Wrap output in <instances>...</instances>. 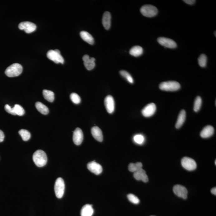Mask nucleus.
Segmentation results:
<instances>
[{"instance_id": "obj_17", "label": "nucleus", "mask_w": 216, "mask_h": 216, "mask_svg": "<svg viewBox=\"0 0 216 216\" xmlns=\"http://www.w3.org/2000/svg\"><path fill=\"white\" fill-rule=\"evenodd\" d=\"M214 131L213 126L211 125L207 126L202 130L200 133V135L203 138H208L214 134Z\"/></svg>"}, {"instance_id": "obj_10", "label": "nucleus", "mask_w": 216, "mask_h": 216, "mask_svg": "<svg viewBox=\"0 0 216 216\" xmlns=\"http://www.w3.org/2000/svg\"><path fill=\"white\" fill-rule=\"evenodd\" d=\"M159 43L165 47L174 49L177 47V45L175 41L169 38L160 37L157 39Z\"/></svg>"}, {"instance_id": "obj_27", "label": "nucleus", "mask_w": 216, "mask_h": 216, "mask_svg": "<svg viewBox=\"0 0 216 216\" xmlns=\"http://www.w3.org/2000/svg\"><path fill=\"white\" fill-rule=\"evenodd\" d=\"M18 133L20 135L24 141H27L31 138V133L28 130L25 129H21Z\"/></svg>"}, {"instance_id": "obj_1", "label": "nucleus", "mask_w": 216, "mask_h": 216, "mask_svg": "<svg viewBox=\"0 0 216 216\" xmlns=\"http://www.w3.org/2000/svg\"><path fill=\"white\" fill-rule=\"evenodd\" d=\"M34 163L38 167H43L47 162V157L45 152L41 150H37L33 155Z\"/></svg>"}, {"instance_id": "obj_39", "label": "nucleus", "mask_w": 216, "mask_h": 216, "mask_svg": "<svg viewBox=\"0 0 216 216\" xmlns=\"http://www.w3.org/2000/svg\"><path fill=\"white\" fill-rule=\"evenodd\" d=\"M215 164H216V160H215Z\"/></svg>"}, {"instance_id": "obj_14", "label": "nucleus", "mask_w": 216, "mask_h": 216, "mask_svg": "<svg viewBox=\"0 0 216 216\" xmlns=\"http://www.w3.org/2000/svg\"><path fill=\"white\" fill-rule=\"evenodd\" d=\"M83 140V134L81 129L77 128L73 132V140L76 145L81 144Z\"/></svg>"}, {"instance_id": "obj_26", "label": "nucleus", "mask_w": 216, "mask_h": 216, "mask_svg": "<svg viewBox=\"0 0 216 216\" xmlns=\"http://www.w3.org/2000/svg\"><path fill=\"white\" fill-rule=\"evenodd\" d=\"M142 167H143V164L140 162H138L136 163H130L129 164L128 169L130 172L135 173L137 170L142 169Z\"/></svg>"}, {"instance_id": "obj_12", "label": "nucleus", "mask_w": 216, "mask_h": 216, "mask_svg": "<svg viewBox=\"0 0 216 216\" xmlns=\"http://www.w3.org/2000/svg\"><path fill=\"white\" fill-rule=\"evenodd\" d=\"M87 167L91 172L96 175H99L103 171V168L99 163L95 161L89 162L87 164Z\"/></svg>"}, {"instance_id": "obj_31", "label": "nucleus", "mask_w": 216, "mask_h": 216, "mask_svg": "<svg viewBox=\"0 0 216 216\" xmlns=\"http://www.w3.org/2000/svg\"><path fill=\"white\" fill-rule=\"evenodd\" d=\"M207 57L204 54H202L198 58L199 65L202 67H204L207 63Z\"/></svg>"}, {"instance_id": "obj_8", "label": "nucleus", "mask_w": 216, "mask_h": 216, "mask_svg": "<svg viewBox=\"0 0 216 216\" xmlns=\"http://www.w3.org/2000/svg\"><path fill=\"white\" fill-rule=\"evenodd\" d=\"M18 28L21 30H24L27 33H31L36 29L35 24L28 21L21 22L18 25Z\"/></svg>"}, {"instance_id": "obj_3", "label": "nucleus", "mask_w": 216, "mask_h": 216, "mask_svg": "<svg viewBox=\"0 0 216 216\" xmlns=\"http://www.w3.org/2000/svg\"><path fill=\"white\" fill-rule=\"evenodd\" d=\"M159 87L162 91H175L180 89V85L178 82L175 81H169L161 82Z\"/></svg>"}, {"instance_id": "obj_18", "label": "nucleus", "mask_w": 216, "mask_h": 216, "mask_svg": "<svg viewBox=\"0 0 216 216\" xmlns=\"http://www.w3.org/2000/svg\"><path fill=\"white\" fill-rule=\"evenodd\" d=\"M91 133L93 137L99 142L103 140V135L102 130L97 126H94L91 129Z\"/></svg>"}, {"instance_id": "obj_22", "label": "nucleus", "mask_w": 216, "mask_h": 216, "mask_svg": "<svg viewBox=\"0 0 216 216\" xmlns=\"http://www.w3.org/2000/svg\"><path fill=\"white\" fill-rule=\"evenodd\" d=\"M80 36L84 41H86L90 45L94 43V39L93 36L89 32L85 31H82L80 32Z\"/></svg>"}, {"instance_id": "obj_35", "label": "nucleus", "mask_w": 216, "mask_h": 216, "mask_svg": "<svg viewBox=\"0 0 216 216\" xmlns=\"http://www.w3.org/2000/svg\"><path fill=\"white\" fill-rule=\"evenodd\" d=\"M5 109L8 113L10 114L15 115V112L14 111L13 108H11L8 105H6L5 106Z\"/></svg>"}, {"instance_id": "obj_24", "label": "nucleus", "mask_w": 216, "mask_h": 216, "mask_svg": "<svg viewBox=\"0 0 216 216\" xmlns=\"http://www.w3.org/2000/svg\"><path fill=\"white\" fill-rule=\"evenodd\" d=\"M35 106L37 110L42 114L46 115L49 113V110L48 108L41 102H37L35 103Z\"/></svg>"}, {"instance_id": "obj_36", "label": "nucleus", "mask_w": 216, "mask_h": 216, "mask_svg": "<svg viewBox=\"0 0 216 216\" xmlns=\"http://www.w3.org/2000/svg\"><path fill=\"white\" fill-rule=\"evenodd\" d=\"M5 138V135L2 130H0V143L2 142Z\"/></svg>"}, {"instance_id": "obj_32", "label": "nucleus", "mask_w": 216, "mask_h": 216, "mask_svg": "<svg viewBox=\"0 0 216 216\" xmlns=\"http://www.w3.org/2000/svg\"><path fill=\"white\" fill-rule=\"evenodd\" d=\"M71 100L75 104H79L80 103L81 99L79 95L75 93H72L70 95Z\"/></svg>"}, {"instance_id": "obj_25", "label": "nucleus", "mask_w": 216, "mask_h": 216, "mask_svg": "<svg viewBox=\"0 0 216 216\" xmlns=\"http://www.w3.org/2000/svg\"><path fill=\"white\" fill-rule=\"evenodd\" d=\"M43 96L44 98L48 101L51 102H53L55 99V94L52 91L44 90L42 92Z\"/></svg>"}, {"instance_id": "obj_9", "label": "nucleus", "mask_w": 216, "mask_h": 216, "mask_svg": "<svg viewBox=\"0 0 216 216\" xmlns=\"http://www.w3.org/2000/svg\"><path fill=\"white\" fill-rule=\"evenodd\" d=\"M173 190L174 194L178 197L184 199H187L188 190L184 186L177 184L173 187Z\"/></svg>"}, {"instance_id": "obj_38", "label": "nucleus", "mask_w": 216, "mask_h": 216, "mask_svg": "<svg viewBox=\"0 0 216 216\" xmlns=\"http://www.w3.org/2000/svg\"><path fill=\"white\" fill-rule=\"evenodd\" d=\"M211 192L213 194H214V195H216V188L215 187H214V188L212 189L211 190Z\"/></svg>"}, {"instance_id": "obj_7", "label": "nucleus", "mask_w": 216, "mask_h": 216, "mask_svg": "<svg viewBox=\"0 0 216 216\" xmlns=\"http://www.w3.org/2000/svg\"><path fill=\"white\" fill-rule=\"evenodd\" d=\"M181 163L182 167L186 170L189 171H192L195 170L197 168L196 162L193 159L189 157H183L182 159Z\"/></svg>"}, {"instance_id": "obj_13", "label": "nucleus", "mask_w": 216, "mask_h": 216, "mask_svg": "<svg viewBox=\"0 0 216 216\" xmlns=\"http://www.w3.org/2000/svg\"><path fill=\"white\" fill-rule=\"evenodd\" d=\"M105 105L108 113L112 114L115 110V103L113 96L111 95L106 96L105 99Z\"/></svg>"}, {"instance_id": "obj_16", "label": "nucleus", "mask_w": 216, "mask_h": 216, "mask_svg": "<svg viewBox=\"0 0 216 216\" xmlns=\"http://www.w3.org/2000/svg\"><path fill=\"white\" fill-rule=\"evenodd\" d=\"M133 175L136 180H142L144 183H147L149 181L148 177L145 171L142 168L134 173Z\"/></svg>"}, {"instance_id": "obj_34", "label": "nucleus", "mask_w": 216, "mask_h": 216, "mask_svg": "<svg viewBox=\"0 0 216 216\" xmlns=\"http://www.w3.org/2000/svg\"><path fill=\"white\" fill-rule=\"evenodd\" d=\"M127 198L129 201L135 204H138L140 203V200L134 194H129L127 195Z\"/></svg>"}, {"instance_id": "obj_6", "label": "nucleus", "mask_w": 216, "mask_h": 216, "mask_svg": "<svg viewBox=\"0 0 216 216\" xmlns=\"http://www.w3.org/2000/svg\"><path fill=\"white\" fill-rule=\"evenodd\" d=\"M142 15L147 17H152L157 15L158 9L154 6L146 5L143 6L140 9Z\"/></svg>"}, {"instance_id": "obj_11", "label": "nucleus", "mask_w": 216, "mask_h": 216, "mask_svg": "<svg viewBox=\"0 0 216 216\" xmlns=\"http://www.w3.org/2000/svg\"><path fill=\"white\" fill-rule=\"evenodd\" d=\"M156 106L155 104H149L143 108L142 110V114L145 117H150L155 113Z\"/></svg>"}, {"instance_id": "obj_29", "label": "nucleus", "mask_w": 216, "mask_h": 216, "mask_svg": "<svg viewBox=\"0 0 216 216\" xmlns=\"http://www.w3.org/2000/svg\"><path fill=\"white\" fill-rule=\"evenodd\" d=\"M14 112L16 115L18 116H22L25 114V111L23 108L18 104H16L13 107Z\"/></svg>"}, {"instance_id": "obj_28", "label": "nucleus", "mask_w": 216, "mask_h": 216, "mask_svg": "<svg viewBox=\"0 0 216 216\" xmlns=\"http://www.w3.org/2000/svg\"><path fill=\"white\" fill-rule=\"evenodd\" d=\"M202 103V100L201 97L199 96H197L196 98L195 101H194V107L193 109L195 112H198L201 109Z\"/></svg>"}, {"instance_id": "obj_40", "label": "nucleus", "mask_w": 216, "mask_h": 216, "mask_svg": "<svg viewBox=\"0 0 216 216\" xmlns=\"http://www.w3.org/2000/svg\"><path fill=\"white\" fill-rule=\"evenodd\" d=\"M215 36H216V31H215Z\"/></svg>"}, {"instance_id": "obj_5", "label": "nucleus", "mask_w": 216, "mask_h": 216, "mask_svg": "<svg viewBox=\"0 0 216 216\" xmlns=\"http://www.w3.org/2000/svg\"><path fill=\"white\" fill-rule=\"evenodd\" d=\"M47 56L48 59L53 61L55 63L63 64L64 62V59L61 55L60 52L59 50H51L47 53Z\"/></svg>"}, {"instance_id": "obj_30", "label": "nucleus", "mask_w": 216, "mask_h": 216, "mask_svg": "<svg viewBox=\"0 0 216 216\" xmlns=\"http://www.w3.org/2000/svg\"><path fill=\"white\" fill-rule=\"evenodd\" d=\"M120 74L124 78H125L129 83L133 84L134 82V80L131 75L128 72L125 71H121L120 72Z\"/></svg>"}, {"instance_id": "obj_19", "label": "nucleus", "mask_w": 216, "mask_h": 216, "mask_svg": "<svg viewBox=\"0 0 216 216\" xmlns=\"http://www.w3.org/2000/svg\"><path fill=\"white\" fill-rule=\"evenodd\" d=\"M102 23L104 27L106 30H109L111 25V15L110 12L106 11L103 14Z\"/></svg>"}, {"instance_id": "obj_4", "label": "nucleus", "mask_w": 216, "mask_h": 216, "mask_svg": "<svg viewBox=\"0 0 216 216\" xmlns=\"http://www.w3.org/2000/svg\"><path fill=\"white\" fill-rule=\"evenodd\" d=\"M54 190L55 195L58 198H61L64 195L65 190L64 181L62 178H58L55 181Z\"/></svg>"}, {"instance_id": "obj_21", "label": "nucleus", "mask_w": 216, "mask_h": 216, "mask_svg": "<svg viewBox=\"0 0 216 216\" xmlns=\"http://www.w3.org/2000/svg\"><path fill=\"white\" fill-rule=\"evenodd\" d=\"M186 117L185 111L182 110L179 114L177 120L176 122L175 127L178 129L180 128L181 126L183 125L185 121Z\"/></svg>"}, {"instance_id": "obj_15", "label": "nucleus", "mask_w": 216, "mask_h": 216, "mask_svg": "<svg viewBox=\"0 0 216 216\" xmlns=\"http://www.w3.org/2000/svg\"><path fill=\"white\" fill-rule=\"evenodd\" d=\"M85 67L88 70L90 71L95 67V59L94 58H90L88 55H85L82 58Z\"/></svg>"}, {"instance_id": "obj_33", "label": "nucleus", "mask_w": 216, "mask_h": 216, "mask_svg": "<svg viewBox=\"0 0 216 216\" xmlns=\"http://www.w3.org/2000/svg\"><path fill=\"white\" fill-rule=\"evenodd\" d=\"M134 141L138 144H143L145 141V138L143 135L138 134L135 135L133 138Z\"/></svg>"}, {"instance_id": "obj_23", "label": "nucleus", "mask_w": 216, "mask_h": 216, "mask_svg": "<svg viewBox=\"0 0 216 216\" xmlns=\"http://www.w3.org/2000/svg\"><path fill=\"white\" fill-rule=\"evenodd\" d=\"M143 48L139 46L133 47L129 51V53H130V55L135 57L140 56L143 54Z\"/></svg>"}, {"instance_id": "obj_20", "label": "nucleus", "mask_w": 216, "mask_h": 216, "mask_svg": "<svg viewBox=\"0 0 216 216\" xmlns=\"http://www.w3.org/2000/svg\"><path fill=\"white\" fill-rule=\"evenodd\" d=\"M94 213V210L91 204H85L82 207L81 212V216H92Z\"/></svg>"}, {"instance_id": "obj_2", "label": "nucleus", "mask_w": 216, "mask_h": 216, "mask_svg": "<svg viewBox=\"0 0 216 216\" xmlns=\"http://www.w3.org/2000/svg\"><path fill=\"white\" fill-rule=\"evenodd\" d=\"M22 71V67L18 63H14L8 66L5 71V74L9 77H16L21 75Z\"/></svg>"}, {"instance_id": "obj_37", "label": "nucleus", "mask_w": 216, "mask_h": 216, "mask_svg": "<svg viewBox=\"0 0 216 216\" xmlns=\"http://www.w3.org/2000/svg\"><path fill=\"white\" fill-rule=\"evenodd\" d=\"M183 1L186 3L190 5H193L196 2V1H194V0H184Z\"/></svg>"}]
</instances>
